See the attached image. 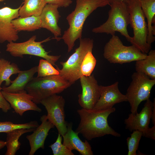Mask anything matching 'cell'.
I'll list each match as a JSON object with an SVG mask.
<instances>
[{
  "label": "cell",
  "mask_w": 155,
  "mask_h": 155,
  "mask_svg": "<svg viewBox=\"0 0 155 155\" xmlns=\"http://www.w3.org/2000/svg\"><path fill=\"white\" fill-rule=\"evenodd\" d=\"M113 107L105 110L82 108L77 110L80 118L75 131L82 135L87 140L110 135L116 137L121 136L108 125V118L115 111Z\"/></svg>",
  "instance_id": "cell-1"
},
{
  "label": "cell",
  "mask_w": 155,
  "mask_h": 155,
  "mask_svg": "<svg viewBox=\"0 0 155 155\" xmlns=\"http://www.w3.org/2000/svg\"><path fill=\"white\" fill-rule=\"evenodd\" d=\"M110 5L109 0H76L75 9L66 18L69 27L59 40L63 39L68 47V53L73 49L75 42L82 38L84 24L87 17L99 7Z\"/></svg>",
  "instance_id": "cell-2"
},
{
  "label": "cell",
  "mask_w": 155,
  "mask_h": 155,
  "mask_svg": "<svg viewBox=\"0 0 155 155\" xmlns=\"http://www.w3.org/2000/svg\"><path fill=\"white\" fill-rule=\"evenodd\" d=\"M110 5L111 8L108 12L107 20L100 26L93 28L92 32L112 36L118 32L130 42L132 37L129 35L127 30L130 23V16L127 3L123 1H117Z\"/></svg>",
  "instance_id": "cell-3"
},
{
  "label": "cell",
  "mask_w": 155,
  "mask_h": 155,
  "mask_svg": "<svg viewBox=\"0 0 155 155\" xmlns=\"http://www.w3.org/2000/svg\"><path fill=\"white\" fill-rule=\"evenodd\" d=\"M71 85L59 75L44 77H33L26 86L25 90L36 104L42 99L60 93Z\"/></svg>",
  "instance_id": "cell-4"
},
{
  "label": "cell",
  "mask_w": 155,
  "mask_h": 155,
  "mask_svg": "<svg viewBox=\"0 0 155 155\" xmlns=\"http://www.w3.org/2000/svg\"><path fill=\"white\" fill-rule=\"evenodd\" d=\"M126 3L129 13V24L133 32L130 42L142 53L147 54L151 46L147 42V25L139 0H127Z\"/></svg>",
  "instance_id": "cell-5"
},
{
  "label": "cell",
  "mask_w": 155,
  "mask_h": 155,
  "mask_svg": "<svg viewBox=\"0 0 155 155\" xmlns=\"http://www.w3.org/2000/svg\"><path fill=\"white\" fill-rule=\"evenodd\" d=\"M79 46L77 48L65 61H61L62 66L60 69L57 66L56 69L59 72V75L67 81L71 85L79 79L82 76L80 67L83 60L86 55L89 51H92L94 41L89 38L80 39Z\"/></svg>",
  "instance_id": "cell-6"
},
{
  "label": "cell",
  "mask_w": 155,
  "mask_h": 155,
  "mask_svg": "<svg viewBox=\"0 0 155 155\" xmlns=\"http://www.w3.org/2000/svg\"><path fill=\"white\" fill-rule=\"evenodd\" d=\"M147 55L133 45H124L115 35L112 36L104 49L103 56L111 63L122 64L144 59Z\"/></svg>",
  "instance_id": "cell-7"
},
{
  "label": "cell",
  "mask_w": 155,
  "mask_h": 155,
  "mask_svg": "<svg viewBox=\"0 0 155 155\" xmlns=\"http://www.w3.org/2000/svg\"><path fill=\"white\" fill-rule=\"evenodd\" d=\"M131 78L125 95L130 104L131 113L135 114L137 113L140 103L150 98L151 91L155 84V79H152L145 74L137 72L133 74Z\"/></svg>",
  "instance_id": "cell-8"
},
{
  "label": "cell",
  "mask_w": 155,
  "mask_h": 155,
  "mask_svg": "<svg viewBox=\"0 0 155 155\" xmlns=\"http://www.w3.org/2000/svg\"><path fill=\"white\" fill-rule=\"evenodd\" d=\"M36 36L34 35L28 40L23 42L16 43L14 42H9L6 45V51L14 57L22 58L24 55H30L42 57L50 63L53 66L57 65L56 62L59 60L61 55H49V52L46 51L44 48L42 43L51 40L48 37L42 41H35Z\"/></svg>",
  "instance_id": "cell-9"
},
{
  "label": "cell",
  "mask_w": 155,
  "mask_h": 155,
  "mask_svg": "<svg viewBox=\"0 0 155 155\" xmlns=\"http://www.w3.org/2000/svg\"><path fill=\"white\" fill-rule=\"evenodd\" d=\"M65 103L63 97L57 94L44 99L40 102L46 110L48 120L56 127L58 133L62 137L67 131L68 124L65 119Z\"/></svg>",
  "instance_id": "cell-10"
},
{
  "label": "cell",
  "mask_w": 155,
  "mask_h": 155,
  "mask_svg": "<svg viewBox=\"0 0 155 155\" xmlns=\"http://www.w3.org/2000/svg\"><path fill=\"white\" fill-rule=\"evenodd\" d=\"M80 79L82 92L78 95L79 104L82 108L93 109L100 96V86L93 74L82 75Z\"/></svg>",
  "instance_id": "cell-11"
},
{
  "label": "cell",
  "mask_w": 155,
  "mask_h": 155,
  "mask_svg": "<svg viewBox=\"0 0 155 155\" xmlns=\"http://www.w3.org/2000/svg\"><path fill=\"white\" fill-rule=\"evenodd\" d=\"M16 9L5 7L0 9V43L15 42L19 38L18 32L14 28L12 21L19 17L21 7Z\"/></svg>",
  "instance_id": "cell-12"
},
{
  "label": "cell",
  "mask_w": 155,
  "mask_h": 155,
  "mask_svg": "<svg viewBox=\"0 0 155 155\" xmlns=\"http://www.w3.org/2000/svg\"><path fill=\"white\" fill-rule=\"evenodd\" d=\"M5 99L15 112L20 116L26 111H33L39 112L41 109L32 101V98L25 90L18 92H11L1 91Z\"/></svg>",
  "instance_id": "cell-13"
},
{
  "label": "cell",
  "mask_w": 155,
  "mask_h": 155,
  "mask_svg": "<svg viewBox=\"0 0 155 155\" xmlns=\"http://www.w3.org/2000/svg\"><path fill=\"white\" fill-rule=\"evenodd\" d=\"M118 84L117 82L108 86H100V96L93 109H108L112 108L116 104L127 101L126 95L119 91Z\"/></svg>",
  "instance_id": "cell-14"
},
{
  "label": "cell",
  "mask_w": 155,
  "mask_h": 155,
  "mask_svg": "<svg viewBox=\"0 0 155 155\" xmlns=\"http://www.w3.org/2000/svg\"><path fill=\"white\" fill-rule=\"evenodd\" d=\"M153 105V102L149 98L146 100L139 113L129 114L128 117L124 120L125 128L131 132L138 130L142 132L149 128Z\"/></svg>",
  "instance_id": "cell-15"
},
{
  "label": "cell",
  "mask_w": 155,
  "mask_h": 155,
  "mask_svg": "<svg viewBox=\"0 0 155 155\" xmlns=\"http://www.w3.org/2000/svg\"><path fill=\"white\" fill-rule=\"evenodd\" d=\"M40 121L41 124L36 128L32 134L28 135L26 138L28 140L30 146L29 155H33L36 151L40 148L44 149V143L48 133L54 125L47 118L46 115L41 116Z\"/></svg>",
  "instance_id": "cell-16"
},
{
  "label": "cell",
  "mask_w": 155,
  "mask_h": 155,
  "mask_svg": "<svg viewBox=\"0 0 155 155\" xmlns=\"http://www.w3.org/2000/svg\"><path fill=\"white\" fill-rule=\"evenodd\" d=\"M58 8L56 5L46 4L40 17L41 28L46 29L50 31L54 35V38L59 40L58 37L61 35V29L58 25L61 17Z\"/></svg>",
  "instance_id": "cell-17"
},
{
  "label": "cell",
  "mask_w": 155,
  "mask_h": 155,
  "mask_svg": "<svg viewBox=\"0 0 155 155\" xmlns=\"http://www.w3.org/2000/svg\"><path fill=\"white\" fill-rule=\"evenodd\" d=\"M71 123H68L67 131L63 137V144L69 150H75L82 155H93L91 147L87 140L82 141L79 137L78 133L74 131Z\"/></svg>",
  "instance_id": "cell-18"
},
{
  "label": "cell",
  "mask_w": 155,
  "mask_h": 155,
  "mask_svg": "<svg viewBox=\"0 0 155 155\" xmlns=\"http://www.w3.org/2000/svg\"><path fill=\"white\" fill-rule=\"evenodd\" d=\"M37 71V66H35L27 70H20L18 76L12 81L11 84L3 87L2 90L11 92H18L25 90L26 86L34 77Z\"/></svg>",
  "instance_id": "cell-19"
},
{
  "label": "cell",
  "mask_w": 155,
  "mask_h": 155,
  "mask_svg": "<svg viewBox=\"0 0 155 155\" xmlns=\"http://www.w3.org/2000/svg\"><path fill=\"white\" fill-rule=\"evenodd\" d=\"M142 9L147 20L148 35L147 41L151 45L154 42L155 37V26L152 25L155 23V0H138Z\"/></svg>",
  "instance_id": "cell-20"
},
{
  "label": "cell",
  "mask_w": 155,
  "mask_h": 155,
  "mask_svg": "<svg viewBox=\"0 0 155 155\" xmlns=\"http://www.w3.org/2000/svg\"><path fill=\"white\" fill-rule=\"evenodd\" d=\"M36 128L19 129L6 133V146L7 150L5 154L15 155L20 148L21 143L18 141L20 137L26 133L33 131Z\"/></svg>",
  "instance_id": "cell-21"
},
{
  "label": "cell",
  "mask_w": 155,
  "mask_h": 155,
  "mask_svg": "<svg viewBox=\"0 0 155 155\" xmlns=\"http://www.w3.org/2000/svg\"><path fill=\"white\" fill-rule=\"evenodd\" d=\"M12 23L14 28L18 32L33 31L41 28L40 16L19 17L13 20Z\"/></svg>",
  "instance_id": "cell-22"
},
{
  "label": "cell",
  "mask_w": 155,
  "mask_h": 155,
  "mask_svg": "<svg viewBox=\"0 0 155 155\" xmlns=\"http://www.w3.org/2000/svg\"><path fill=\"white\" fill-rule=\"evenodd\" d=\"M144 59L136 61V72L145 74L150 79H155V50H150Z\"/></svg>",
  "instance_id": "cell-23"
},
{
  "label": "cell",
  "mask_w": 155,
  "mask_h": 155,
  "mask_svg": "<svg viewBox=\"0 0 155 155\" xmlns=\"http://www.w3.org/2000/svg\"><path fill=\"white\" fill-rule=\"evenodd\" d=\"M19 11V16H40L46 4L44 0H24Z\"/></svg>",
  "instance_id": "cell-24"
},
{
  "label": "cell",
  "mask_w": 155,
  "mask_h": 155,
  "mask_svg": "<svg viewBox=\"0 0 155 155\" xmlns=\"http://www.w3.org/2000/svg\"><path fill=\"white\" fill-rule=\"evenodd\" d=\"M20 70L16 63H11L10 61L3 58L0 59V86L3 81L5 85L9 86L11 83V76L18 73Z\"/></svg>",
  "instance_id": "cell-25"
},
{
  "label": "cell",
  "mask_w": 155,
  "mask_h": 155,
  "mask_svg": "<svg viewBox=\"0 0 155 155\" xmlns=\"http://www.w3.org/2000/svg\"><path fill=\"white\" fill-rule=\"evenodd\" d=\"M39 125L36 121L23 124H15L10 121L0 122V133H7L12 130L21 128H34Z\"/></svg>",
  "instance_id": "cell-26"
},
{
  "label": "cell",
  "mask_w": 155,
  "mask_h": 155,
  "mask_svg": "<svg viewBox=\"0 0 155 155\" xmlns=\"http://www.w3.org/2000/svg\"><path fill=\"white\" fill-rule=\"evenodd\" d=\"M37 77H44L54 75H59L58 70L46 59H41L37 66Z\"/></svg>",
  "instance_id": "cell-27"
},
{
  "label": "cell",
  "mask_w": 155,
  "mask_h": 155,
  "mask_svg": "<svg viewBox=\"0 0 155 155\" xmlns=\"http://www.w3.org/2000/svg\"><path fill=\"white\" fill-rule=\"evenodd\" d=\"M96 63V60L92 53V51L88 52L85 56L81 65L80 69L82 75L90 76L93 71Z\"/></svg>",
  "instance_id": "cell-28"
},
{
  "label": "cell",
  "mask_w": 155,
  "mask_h": 155,
  "mask_svg": "<svg viewBox=\"0 0 155 155\" xmlns=\"http://www.w3.org/2000/svg\"><path fill=\"white\" fill-rule=\"evenodd\" d=\"M142 136V132L138 130H134L130 137L127 138L128 147V155H136L139 144Z\"/></svg>",
  "instance_id": "cell-29"
},
{
  "label": "cell",
  "mask_w": 155,
  "mask_h": 155,
  "mask_svg": "<svg viewBox=\"0 0 155 155\" xmlns=\"http://www.w3.org/2000/svg\"><path fill=\"white\" fill-rule=\"evenodd\" d=\"M62 136L58 133L55 143L49 146L53 155H74L72 151L69 150L62 143Z\"/></svg>",
  "instance_id": "cell-30"
},
{
  "label": "cell",
  "mask_w": 155,
  "mask_h": 155,
  "mask_svg": "<svg viewBox=\"0 0 155 155\" xmlns=\"http://www.w3.org/2000/svg\"><path fill=\"white\" fill-rule=\"evenodd\" d=\"M46 3L57 6L58 7H66L69 6L72 2V0H44Z\"/></svg>",
  "instance_id": "cell-31"
},
{
  "label": "cell",
  "mask_w": 155,
  "mask_h": 155,
  "mask_svg": "<svg viewBox=\"0 0 155 155\" xmlns=\"http://www.w3.org/2000/svg\"><path fill=\"white\" fill-rule=\"evenodd\" d=\"M2 88L0 86V108L4 113H7L11 109V107L9 103L5 99L3 96L1 90Z\"/></svg>",
  "instance_id": "cell-32"
},
{
  "label": "cell",
  "mask_w": 155,
  "mask_h": 155,
  "mask_svg": "<svg viewBox=\"0 0 155 155\" xmlns=\"http://www.w3.org/2000/svg\"><path fill=\"white\" fill-rule=\"evenodd\" d=\"M142 136L155 140V125L151 128H148L142 132Z\"/></svg>",
  "instance_id": "cell-33"
},
{
  "label": "cell",
  "mask_w": 155,
  "mask_h": 155,
  "mask_svg": "<svg viewBox=\"0 0 155 155\" xmlns=\"http://www.w3.org/2000/svg\"><path fill=\"white\" fill-rule=\"evenodd\" d=\"M153 103V105L152 108L151 119L153 124L154 125H155V100L154 98V99Z\"/></svg>",
  "instance_id": "cell-34"
},
{
  "label": "cell",
  "mask_w": 155,
  "mask_h": 155,
  "mask_svg": "<svg viewBox=\"0 0 155 155\" xmlns=\"http://www.w3.org/2000/svg\"><path fill=\"white\" fill-rule=\"evenodd\" d=\"M6 142L0 140V149L4 148L6 146Z\"/></svg>",
  "instance_id": "cell-35"
},
{
  "label": "cell",
  "mask_w": 155,
  "mask_h": 155,
  "mask_svg": "<svg viewBox=\"0 0 155 155\" xmlns=\"http://www.w3.org/2000/svg\"><path fill=\"white\" fill-rule=\"evenodd\" d=\"M127 0H109L110 4L117 1H123L126 3Z\"/></svg>",
  "instance_id": "cell-36"
},
{
  "label": "cell",
  "mask_w": 155,
  "mask_h": 155,
  "mask_svg": "<svg viewBox=\"0 0 155 155\" xmlns=\"http://www.w3.org/2000/svg\"><path fill=\"white\" fill-rule=\"evenodd\" d=\"M5 0H0V2L3 1Z\"/></svg>",
  "instance_id": "cell-37"
},
{
  "label": "cell",
  "mask_w": 155,
  "mask_h": 155,
  "mask_svg": "<svg viewBox=\"0 0 155 155\" xmlns=\"http://www.w3.org/2000/svg\"></svg>",
  "instance_id": "cell-38"
},
{
  "label": "cell",
  "mask_w": 155,
  "mask_h": 155,
  "mask_svg": "<svg viewBox=\"0 0 155 155\" xmlns=\"http://www.w3.org/2000/svg\"></svg>",
  "instance_id": "cell-39"
}]
</instances>
